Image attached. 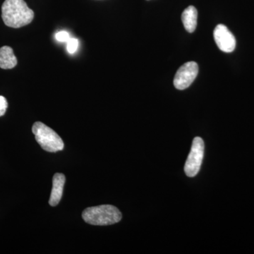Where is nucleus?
Listing matches in <instances>:
<instances>
[{
    "label": "nucleus",
    "instance_id": "f8f14e48",
    "mask_svg": "<svg viewBox=\"0 0 254 254\" xmlns=\"http://www.w3.org/2000/svg\"><path fill=\"white\" fill-rule=\"evenodd\" d=\"M8 108L7 100L4 96L0 95V117L3 116Z\"/></svg>",
    "mask_w": 254,
    "mask_h": 254
},
{
    "label": "nucleus",
    "instance_id": "39448f33",
    "mask_svg": "<svg viewBox=\"0 0 254 254\" xmlns=\"http://www.w3.org/2000/svg\"><path fill=\"white\" fill-rule=\"evenodd\" d=\"M198 73V66L195 62H189L179 68L174 78V86L178 90H185L190 86Z\"/></svg>",
    "mask_w": 254,
    "mask_h": 254
},
{
    "label": "nucleus",
    "instance_id": "1a4fd4ad",
    "mask_svg": "<svg viewBox=\"0 0 254 254\" xmlns=\"http://www.w3.org/2000/svg\"><path fill=\"white\" fill-rule=\"evenodd\" d=\"M197 18L198 11L193 6H188L182 13V21L189 33L194 32L197 26Z\"/></svg>",
    "mask_w": 254,
    "mask_h": 254
},
{
    "label": "nucleus",
    "instance_id": "f03ea898",
    "mask_svg": "<svg viewBox=\"0 0 254 254\" xmlns=\"http://www.w3.org/2000/svg\"><path fill=\"white\" fill-rule=\"evenodd\" d=\"M82 218L90 225L105 226L118 223L122 220L123 215L114 205H102L85 209Z\"/></svg>",
    "mask_w": 254,
    "mask_h": 254
},
{
    "label": "nucleus",
    "instance_id": "f257e3e1",
    "mask_svg": "<svg viewBox=\"0 0 254 254\" xmlns=\"http://www.w3.org/2000/svg\"><path fill=\"white\" fill-rule=\"evenodd\" d=\"M1 18L6 26L21 28L32 22L34 12L24 0H5L1 6Z\"/></svg>",
    "mask_w": 254,
    "mask_h": 254
},
{
    "label": "nucleus",
    "instance_id": "20e7f679",
    "mask_svg": "<svg viewBox=\"0 0 254 254\" xmlns=\"http://www.w3.org/2000/svg\"><path fill=\"white\" fill-rule=\"evenodd\" d=\"M203 155L204 142L200 137H195L185 165V172L187 176L193 177L198 173L203 162Z\"/></svg>",
    "mask_w": 254,
    "mask_h": 254
},
{
    "label": "nucleus",
    "instance_id": "423d86ee",
    "mask_svg": "<svg viewBox=\"0 0 254 254\" xmlns=\"http://www.w3.org/2000/svg\"><path fill=\"white\" fill-rule=\"evenodd\" d=\"M213 36L219 49L224 53H232L236 48V39L225 25L218 24L214 30Z\"/></svg>",
    "mask_w": 254,
    "mask_h": 254
},
{
    "label": "nucleus",
    "instance_id": "9b49d317",
    "mask_svg": "<svg viewBox=\"0 0 254 254\" xmlns=\"http://www.w3.org/2000/svg\"><path fill=\"white\" fill-rule=\"evenodd\" d=\"M55 38L59 42H67L70 38L69 33L66 31H60L55 35Z\"/></svg>",
    "mask_w": 254,
    "mask_h": 254
},
{
    "label": "nucleus",
    "instance_id": "6e6552de",
    "mask_svg": "<svg viewBox=\"0 0 254 254\" xmlns=\"http://www.w3.org/2000/svg\"><path fill=\"white\" fill-rule=\"evenodd\" d=\"M17 64V59L11 47L3 46L0 48V68L10 69Z\"/></svg>",
    "mask_w": 254,
    "mask_h": 254
},
{
    "label": "nucleus",
    "instance_id": "7ed1b4c3",
    "mask_svg": "<svg viewBox=\"0 0 254 254\" xmlns=\"http://www.w3.org/2000/svg\"><path fill=\"white\" fill-rule=\"evenodd\" d=\"M32 132L41 148L50 153L64 149V144L61 137L50 127L41 122H36L32 127Z\"/></svg>",
    "mask_w": 254,
    "mask_h": 254
},
{
    "label": "nucleus",
    "instance_id": "9d476101",
    "mask_svg": "<svg viewBox=\"0 0 254 254\" xmlns=\"http://www.w3.org/2000/svg\"><path fill=\"white\" fill-rule=\"evenodd\" d=\"M66 50H67L68 53L69 54H73L77 51L78 48V40L76 38H71L68 39V41L66 42Z\"/></svg>",
    "mask_w": 254,
    "mask_h": 254
},
{
    "label": "nucleus",
    "instance_id": "0eeeda50",
    "mask_svg": "<svg viewBox=\"0 0 254 254\" xmlns=\"http://www.w3.org/2000/svg\"><path fill=\"white\" fill-rule=\"evenodd\" d=\"M66 177L62 173H56L53 179V189L50 194L49 204L51 206H56L59 204L63 197L64 186Z\"/></svg>",
    "mask_w": 254,
    "mask_h": 254
}]
</instances>
